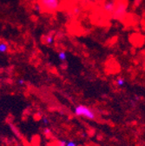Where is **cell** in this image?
<instances>
[{"label": "cell", "mask_w": 145, "mask_h": 146, "mask_svg": "<svg viewBox=\"0 0 145 146\" xmlns=\"http://www.w3.org/2000/svg\"><path fill=\"white\" fill-rule=\"evenodd\" d=\"M75 114L78 117H86L89 120H93L96 118V114L94 113V111L85 105H77L75 108Z\"/></svg>", "instance_id": "obj_1"}, {"label": "cell", "mask_w": 145, "mask_h": 146, "mask_svg": "<svg viewBox=\"0 0 145 146\" xmlns=\"http://www.w3.org/2000/svg\"><path fill=\"white\" fill-rule=\"evenodd\" d=\"M42 8L47 11H57L60 5V0H38Z\"/></svg>", "instance_id": "obj_2"}, {"label": "cell", "mask_w": 145, "mask_h": 146, "mask_svg": "<svg viewBox=\"0 0 145 146\" xmlns=\"http://www.w3.org/2000/svg\"><path fill=\"white\" fill-rule=\"evenodd\" d=\"M126 9H127V5L125 3L123 2H118L117 4V7L115 9V11L113 13V17L114 18H117V19H119V18H122L125 12H126Z\"/></svg>", "instance_id": "obj_3"}, {"label": "cell", "mask_w": 145, "mask_h": 146, "mask_svg": "<svg viewBox=\"0 0 145 146\" xmlns=\"http://www.w3.org/2000/svg\"><path fill=\"white\" fill-rule=\"evenodd\" d=\"M117 7V3L115 0H108L103 5V9L106 13H114Z\"/></svg>", "instance_id": "obj_4"}, {"label": "cell", "mask_w": 145, "mask_h": 146, "mask_svg": "<svg viewBox=\"0 0 145 146\" xmlns=\"http://www.w3.org/2000/svg\"><path fill=\"white\" fill-rule=\"evenodd\" d=\"M8 50V45L7 44H5V42H1L0 43V52L1 53H5Z\"/></svg>", "instance_id": "obj_5"}, {"label": "cell", "mask_w": 145, "mask_h": 146, "mask_svg": "<svg viewBox=\"0 0 145 146\" xmlns=\"http://www.w3.org/2000/svg\"><path fill=\"white\" fill-rule=\"evenodd\" d=\"M58 58H59V60H61V61H65L66 58H67L66 53L64 52V51L59 52V53H58Z\"/></svg>", "instance_id": "obj_6"}, {"label": "cell", "mask_w": 145, "mask_h": 146, "mask_svg": "<svg viewBox=\"0 0 145 146\" xmlns=\"http://www.w3.org/2000/svg\"><path fill=\"white\" fill-rule=\"evenodd\" d=\"M33 9L35 11H37V12H40L42 11V6L40 5L39 3H36L34 5H33Z\"/></svg>", "instance_id": "obj_7"}, {"label": "cell", "mask_w": 145, "mask_h": 146, "mask_svg": "<svg viewBox=\"0 0 145 146\" xmlns=\"http://www.w3.org/2000/svg\"><path fill=\"white\" fill-rule=\"evenodd\" d=\"M124 84H125V80H124L123 78H117V86L122 87V86H123V85H124Z\"/></svg>", "instance_id": "obj_8"}, {"label": "cell", "mask_w": 145, "mask_h": 146, "mask_svg": "<svg viewBox=\"0 0 145 146\" xmlns=\"http://www.w3.org/2000/svg\"><path fill=\"white\" fill-rule=\"evenodd\" d=\"M45 42L48 44H51L54 42V38L52 36H46V38H45Z\"/></svg>", "instance_id": "obj_9"}, {"label": "cell", "mask_w": 145, "mask_h": 146, "mask_svg": "<svg viewBox=\"0 0 145 146\" xmlns=\"http://www.w3.org/2000/svg\"><path fill=\"white\" fill-rule=\"evenodd\" d=\"M66 146H77V144L75 142H73V141H70V142L67 143Z\"/></svg>", "instance_id": "obj_10"}, {"label": "cell", "mask_w": 145, "mask_h": 146, "mask_svg": "<svg viewBox=\"0 0 145 146\" xmlns=\"http://www.w3.org/2000/svg\"><path fill=\"white\" fill-rule=\"evenodd\" d=\"M42 122L44 124H48L49 123V119L46 117H42Z\"/></svg>", "instance_id": "obj_11"}, {"label": "cell", "mask_w": 145, "mask_h": 146, "mask_svg": "<svg viewBox=\"0 0 145 146\" xmlns=\"http://www.w3.org/2000/svg\"><path fill=\"white\" fill-rule=\"evenodd\" d=\"M80 11H81V10H80L79 8H75V9H74V13H75L76 15L79 14V13H80Z\"/></svg>", "instance_id": "obj_12"}, {"label": "cell", "mask_w": 145, "mask_h": 146, "mask_svg": "<svg viewBox=\"0 0 145 146\" xmlns=\"http://www.w3.org/2000/svg\"><path fill=\"white\" fill-rule=\"evenodd\" d=\"M66 144H67V143L65 141H61L59 143V146H66Z\"/></svg>", "instance_id": "obj_13"}, {"label": "cell", "mask_w": 145, "mask_h": 146, "mask_svg": "<svg viewBox=\"0 0 145 146\" xmlns=\"http://www.w3.org/2000/svg\"><path fill=\"white\" fill-rule=\"evenodd\" d=\"M44 134H46V135H47V134H50V131L48 129V128H45V129L44 130Z\"/></svg>", "instance_id": "obj_14"}, {"label": "cell", "mask_w": 145, "mask_h": 146, "mask_svg": "<svg viewBox=\"0 0 145 146\" xmlns=\"http://www.w3.org/2000/svg\"><path fill=\"white\" fill-rule=\"evenodd\" d=\"M19 84L20 85H23V84H24V80L23 78H20V79H19Z\"/></svg>", "instance_id": "obj_15"}]
</instances>
